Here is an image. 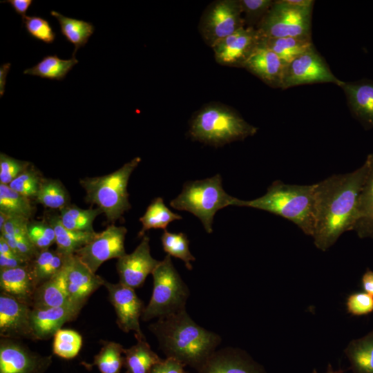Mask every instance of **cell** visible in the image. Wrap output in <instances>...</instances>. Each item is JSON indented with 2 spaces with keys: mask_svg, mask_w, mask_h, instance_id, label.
<instances>
[{
  "mask_svg": "<svg viewBox=\"0 0 373 373\" xmlns=\"http://www.w3.org/2000/svg\"><path fill=\"white\" fill-rule=\"evenodd\" d=\"M367 172L364 163L354 171L332 175L314 184L316 248L325 251L355 224L358 198Z\"/></svg>",
  "mask_w": 373,
  "mask_h": 373,
  "instance_id": "cell-1",
  "label": "cell"
},
{
  "mask_svg": "<svg viewBox=\"0 0 373 373\" xmlns=\"http://www.w3.org/2000/svg\"><path fill=\"white\" fill-rule=\"evenodd\" d=\"M166 357L198 370L216 350L220 336L198 325L186 309L160 318L149 326Z\"/></svg>",
  "mask_w": 373,
  "mask_h": 373,
  "instance_id": "cell-2",
  "label": "cell"
},
{
  "mask_svg": "<svg viewBox=\"0 0 373 373\" xmlns=\"http://www.w3.org/2000/svg\"><path fill=\"white\" fill-rule=\"evenodd\" d=\"M235 206L251 207L280 216L312 237L315 223L314 184H289L275 180L265 195L251 200L238 198Z\"/></svg>",
  "mask_w": 373,
  "mask_h": 373,
  "instance_id": "cell-3",
  "label": "cell"
},
{
  "mask_svg": "<svg viewBox=\"0 0 373 373\" xmlns=\"http://www.w3.org/2000/svg\"><path fill=\"white\" fill-rule=\"evenodd\" d=\"M258 128L231 108L217 103L202 107L192 117L189 135L193 140L216 147L254 135Z\"/></svg>",
  "mask_w": 373,
  "mask_h": 373,
  "instance_id": "cell-4",
  "label": "cell"
},
{
  "mask_svg": "<svg viewBox=\"0 0 373 373\" xmlns=\"http://www.w3.org/2000/svg\"><path fill=\"white\" fill-rule=\"evenodd\" d=\"M140 162L141 158L135 157L111 173L79 180L86 191V201L97 205L108 222H115L131 208L127 186Z\"/></svg>",
  "mask_w": 373,
  "mask_h": 373,
  "instance_id": "cell-5",
  "label": "cell"
},
{
  "mask_svg": "<svg viewBox=\"0 0 373 373\" xmlns=\"http://www.w3.org/2000/svg\"><path fill=\"white\" fill-rule=\"evenodd\" d=\"M238 198L223 189L222 177L216 174L209 178L186 182L182 192L170 202L175 209L193 214L208 233L213 232L216 212L228 206H235Z\"/></svg>",
  "mask_w": 373,
  "mask_h": 373,
  "instance_id": "cell-6",
  "label": "cell"
},
{
  "mask_svg": "<svg viewBox=\"0 0 373 373\" xmlns=\"http://www.w3.org/2000/svg\"><path fill=\"white\" fill-rule=\"evenodd\" d=\"M151 274L153 292L142 320L149 321L186 309L190 291L174 267L171 256L166 255Z\"/></svg>",
  "mask_w": 373,
  "mask_h": 373,
  "instance_id": "cell-7",
  "label": "cell"
},
{
  "mask_svg": "<svg viewBox=\"0 0 373 373\" xmlns=\"http://www.w3.org/2000/svg\"><path fill=\"white\" fill-rule=\"evenodd\" d=\"M313 0L274 1L256 29L261 38H311Z\"/></svg>",
  "mask_w": 373,
  "mask_h": 373,
  "instance_id": "cell-8",
  "label": "cell"
},
{
  "mask_svg": "<svg viewBox=\"0 0 373 373\" xmlns=\"http://www.w3.org/2000/svg\"><path fill=\"white\" fill-rule=\"evenodd\" d=\"M245 26L239 0H217L202 15L199 31L211 48Z\"/></svg>",
  "mask_w": 373,
  "mask_h": 373,
  "instance_id": "cell-9",
  "label": "cell"
},
{
  "mask_svg": "<svg viewBox=\"0 0 373 373\" xmlns=\"http://www.w3.org/2000/svg\"><path fill=\"white\" fill-rule=\"evenodd\" d=\"M343 82L335 77L324 58L312 46L287 65L281 88L314 83H333L340 87Z\"/></svg>",
  "mask_w": 373,
  "mask_h": 373,
  "instance_id": "cell-10",
  "label": "cell"
},
{
  "mask_svg": "<svg viewBox=\"0 0 373 373\" xmlns=\"http://www.w3.org/2000/svg\"><path fill=\"white\" fill-rule=\"evenodd\" d=\"M126 227L109 225L88 244L78 249L75 254L93 273L105 261L124 256Z\"/></svg>",
  "mask_w": 373,
  "mask_h": 373,
  "instance_id": "cell-11",
  "label": "cell"
},
{
  "mask_svg": "<svg viewBox=\"0 0 373 373\" xmlns=\"http://www.w3.org/2000/svg\"><path fill=\"white\" fill-rule=\"evenodd\" d=\"M104 286L115 309L119 328L126 333L133 332L137 341L145 340L140 325L145 307L135 289L119 283H111L106 280H104Z\"/></svg>",
  "mask_w": 373,
  "mask_h": 373,
  "instance_id": "cell-12",
  "label": "cell"
},
{
  "mask_svg": "<svg viewBox=\"0 0 373 373\" xmlns=\"http://www.w3.org/2000/svg\"><path fill=\"white\" fill-rule=\"evenodd\" d=\"M52 356L32 352L17 339L1 338L0 373H44Z\"/></svg>",
  "mask_w": 373,
  "mask_h": 373,
  "instance_id": "cell-13",
  "label": "cell"
},
{
  "mask_svg": "<svg viewBox=\"0 0 373 373\" xmlns=\"http://www.w3.org/2000/svg\"><path fill=\"white\" fill-rule=\"evenodd\" d=\"M260 39L255 28L244 26L212 48L215 59L222 66L242 68Z\"/></svg>",
  "mask_w": 373,
  "mask_h": 373,
  "instance_id": "cell-14",
  "label": "cell"
},
{
  "mask_svg": "<svg viewBox=\"0 0 373 373\" xmlns=\"http://www.w3.org/2000/svg\"><path fill=\"white\" fill-rule=\"evenodd\" d=\"M160 262V260L151 256L149 237L144 235L132 253L117 259L116 268L119 283L133 289L139 288Z\"/></svg>",
  "mask_w": 373,
  "mask_h": 373,
  "instance_id": "cell-15",
  "label": "cell"
},
{
  "mask_svg": "<svg viewBox=\"0 0 373 373\" xmlns=\"http://www.w3.org/2000/svg\"><path fill=\"white\" fill-rule=\"evenodd\" d=\"M32 307L13 296L0 294L1 338L35 340L31 325Z\"/></svg>",
  "mask_w": 373,
  "mask_h": 373,
  "instance_id": "cell-16",
  "label": "cell"
},
{
  "mask_svg": "<svg viewBox=\"0 0 373 373\" xmlns=\"http://www.w3.org/2000/svg\"><path fill=\"white\" fill-rule=\"evenodd\" d=\"M65 269L70 302L84 305L89 296L104 286V279L89 269L75 254L67 256Z\"/></svg>",
  "mask_w": 373,
  "mask_h": 373,
  "instance_id": "cell-17",
  "label": "cell"
},
{
  "mask_svg": "<svg viewBox=\"0 0 373 373\" xmlns=\"http://www.w3.org/2000/svg\"><path fill=\"white\" fill-rule=\"evenodd\" d=\"M84 305L69 301L57 307L33 309L31 312V325L35 340H46L67 322L77 318Z\"/></svg>",
  "mask_w": 373,
  "mask_h": 373,
  "instance_id": "cell-18",
  "label": "cell"
},
{
  "mask_svg": "<svg viewBox=\"0 0 373 373\" xmlns=\"http://www.w3.org/2000/svg\"><path fill=\"white\" fill-rule=\"evenodd\" d=\"M197 373H265L245 352L233 347L216 350Z\"/></svg>",
  "mask_w": 373,
  "mask_h": 373,
  "instance_id": "cell-19",
  "label": "cell"
},
{
  "mask_svg": "<svg viewBox=\"0 0 373 373\" xmlns=\"http://www.w3.org/2000/svg\"><path fill=\"white\" fill-rule=\"evenodd\" d=\"M286 64L276 53L259 43L242 68L274 88H280Z\"/></svg>",
  "mask_w": 373,
  "mask_h": 373,
  "instance_id": "cell-20",
  "label": "cell"
},
{
  "mask_svg": "<svg viewBox=\"0 0 373 373\" xmlns=\"http://www.w3.org/2000/svg\"><path fill=\"white\" fill-rule=\"evenodd\" d=\"M344 91L352 115L366 129L373 128V80L363 79L343 82Z\"/></svg>",
  "mask_w": 373,
  "mask_h": 373,
  "instance_id": "cell-21",
  "label": "cell"
},
{
  "mask_svg": "<svg viewBox=\"0 0 373 373\" xmlns=\"http://www.w3.org/2000/svg\"><path fill=\"white\" fill-rule=\"evenodd\" d=\"M30 264L23 267L1 269L0 289L1 291L32 307L37 285Z\"/></svg>",
  "mask_w": 373,
  "mask_h": 373,
  "instance_id": "cell-22",
  "label": "cell"
},
{
  "mask_svg": "<svg viewBox=\"0 0 373 373\" xmlns=\"http://www.w3.org/2000/svg\"><path fill=\"white\" fill-rule=\"evenodd\" d=\"M365 162L367 172L358 198L354 231L360 238L373 239V153Z\"/></svg>",
  "mask_w": 373,
  "mask_h": 373,
  "instance_id": "cell-23",
  "label": "cell"
},
{
  "mask_svg": "<svg viewBox=\"0 0 373 373\" xmlns=\"http://www.w3.org/2000/svg\"><path fill=\"white\" fill-rule=\"evenodd\" d=\"M70 301L64 267L36 289L32 308L44 309L63 305Z\"/></svg>",
  "mask_w": 373,
  "mask_h": 373,
  "instance_id": "cell-24",
  "label": "cell"
},
{
  "mask_svg": "<svg viewBox=\"0 0 373 373\" xmlns=\"http://www.w3.org/2000/svg\"><path fill=\"white\" fill-rule=\"evenodd\" d=\"M29 221L23 218H9L0 231V236L15 253L31 262L39 251L28 236L27 225Z\"/></svg>",
  "mask_w": 373,
  "mask_h": 373,
  "instance_id": "cell-25",
  "label": "cell"
},
{
  "mask_svg": "<svg viewBox=\"0 0 373 373\" xmlns=\"http://www.w3.org/2000/svg\"><path fill=\"white\" fill-rule=\"evenodd\" d=\"M52 227L55 233L57 250L69 256L90 242L98 233L70 230L61 223L59 216L53 215L46 220Z\"/></svg>",
  "mask_w": 373,
  "mask_h": 373,
  "instance_id": "cell-26",
  "label": "cell"
},
{
  "mask_svg": "<svg viewBox=\"0 0 373 373\" xmlns=\"http://www.w3.org/2000/svg\"><path fill=\"white\" fill-rule=\"evenodd\" d=\"M353 373H373V329L351 341L345 350Z\"/></svg>",
  "mask_w": 373,
  "mask_h": 373,
  "instance_id": "cell-27",
  "label": "cell"
},
{
  "mask_svg": "<svg viewBox=\"0 0 373 373\" xmlns=\"http://www.w3.org/2000/svg\"><path fill=\"white\" fill-rule=\"evenodd\" d=\"M162 360L145 340L137 343L124 352V367L126 373H151L153 367Z\"/></svg>",
  "mask_w": 373,
  "mask_h": 373,
  "instance_id": "cell-28",
  "label": "cell"
},
{
  "mask_svg": "<svg viewBox=\"0 0 373 373\" xmlns=\"http://www.w3.org/2000/svg\"><path fill=\"white\" fill-rule=\"evenodd\" d=\"M50 15L56 18L60 26V32L66 40L75 46L73 57L79 48L85 46L95 30L94 26L88 21L66 17L52 10Z\"/></svg>",
  "mask_w": 373,
  "mask_h": 373,
  "instance_id": "cell-29",
  "label": "cell"
},
{
  "mask_svg": "<svg viewBox=\"0 0 373 373\" xmlns=\"http://www.w3.org/2000/svg\"><path fill=\"white\" fill-rule=\"evenodd\" d=\"M260 44L276 53L286 64L314 46L311 38L293 37L261 38Z\"/></svg>",
  "mask_w": 373,
  "mask_h": 373,
  "instance_id": "cell-30",
  "label": "cell"
},
{
  "mask_svg": "<svg viewBox=\"0 0 373 373\" xmlns=\"http://www.w3.org/2000/svg\"><path fill=\"white\" fill-rule=\"evenodd\" d=\"M35 211L30 198L15 191L7 184H0V212L10 218L30 220Z\"/></svg>",
  "mask_w": 373,
  "mask_h": 373,
  "instance_id": "cell-31",
  "label": "cell"
},
{
  "mask_svg": "<svg viewBox=\"0 0 373 373\" xmlns=\"http://www.w3.org/2000/svg\"><path fill=\"white\" fill-rule=\"evenodd\" d=\"M66 258L67 256L57 249H49L39 252L30 264L37 287L64 267Z\"/></svg>",
  "mask_w": 373,
  "mask_h": 373,
  "instance_id": "cell-32",
  "label": "cell"
},
{
  "mask_svg": "<svg viewBox=\"0 0 373 373\" xmlns=\"http://www.w3.org/2000/svg\"><path fill=\"white\" fill-rule=\"evenodd\" d=\"M78 63L76 57L62 59L56 55H46L37 64L23 71L24 74L51 80H63Z\"/></svg>",
  "mask_w": 373,
  "mask_h": 373,
  "instance_id": "cell-33",
  "label": "cell"
},
{
  "mask_svg": "<svg viewBox=\"0 0 373 373\" xmlns=\"http://www.w3.org/2000/svg\"><path fill=\"white\" fill-rule=\"evenodd\" d=\"M182 217L171 211L160 197L155 198L148 206L144 214L140 218L142 227L138 237H143L146 231L151 229L166 230L168 224L174 220H181Z\"/></svg>",
  "mask_w": 373,
  "mask_h": 373,
  "instance_id": "cell-34",
  "label": "cell"
},
{
  "mask_svg": "<svg viewBox=\"0 0 373 373\" xmlns=\"http://www.w3.org/2000/svg\"><path fill=\"white\" fill-rule=\"evenodd\" d=\"M59 218L62 225L68 229L94 232L95 219L102 211L99 208L84 209L75 204H68L59 210Z\"/></svg>",
  "mask_w": 373,
  "mask_h": 373,
  "instance_id": "cell-35",
  "label": "cell"
},
{
  "mask_svg": "<svg viewBox=\"0 0 373 373\" xmlns=\"http://www.w3.org/2000/svg\"><path fill=\"white\" fill-rule=\"evenodd\" d=\"M35 200L46 208L61 209L70 204V195L59 180L43 178Z\"/></svg>",
  "mask_w": 373,
  "mask_h": 373,
  "instance_id": "cell-36",
  "label": "cell"
},
{
  "mask_svg": "<svg viewBox=\"0 0 373 373\" xmlns=\"http://www.w3.org/2000/svg\"><path fill=\"white\" fill-rule=\"evenodd\" d=\"M100 351L90 366H96L100 373H120L124 367V347L114 341H102Z\"/></svg>",
  "mask_w": 373,
  "mask_h": 373,
  "instance_id": "cell-37",
  "label": "cell"
},
{
  "mask_svg": "<svg viewBox=\"0 0 373 373\" xmlns=\"http://www.w3.org/2000/svg\"><path fill=\"white\" fill-rule=\"evenodd\" d=\"M161 242L163 249L167 255L182 260L186 267L189 270H192L191 262L195 261V258L189 250V240L185 233H171L164 230L161 236Z\"/></svg>",
  "mask_w": 373,
  "mask_h": 373,
  "instance_id": "cell-38",
  "label": "cell"
},
{
  "mask_svg": "<svg viewBox=\"0 0 373 373\" xmlns=\"http://www.w3.org/2000/svg\"><path fill=\"white\" fill-rule=\"evenodd\" d=\"M82 346V337L77 332L70 329H60L53 336L52 352L66 360L74 358Z\"/></svg>",
  "mask_w": 373,
  "mask_h": 373,
  "instance_id": "cell-39",
  "label": "cell"
},
{
  "mask_svg": "<svg viewBox=\"0 0 373 373\" xmlns=\"http://www.w3.org/2000/svg\"><path fill=\"white\" fill-rule=\"evenodd\" d=\"M42 180L43 178L41 174L30 164L15 178L8 186L15 191L30 199H35Z\"/></svg>",
  "mask_w": 373,
  "mask_h": 373,
  "instance_id": "cell-40",
  "label": "cell"
},
{
  "mask_svg": "<svg viewBox=\"0 0 373 373\" xmlns=\"http://www.w3.org/2000/svg\"><path fill=\"white\" fill-rule=\"evenodd\" d=\"M27 230L32 243L39 251L49 249L56 242L54 229L47 220H30Z\"/></svg>",
  "mask_w": 373,
  "mask_h": 373,
  "instance_id": "cell-41",
  "label": "cell"
},
{
  "mask_svg": "<svg viewBox=\"0 0 373 373\" xmlns=\"http://www.w3.org/2000/svg\"><path fill=\"white\" fill-rule=\"evenodd\" d=\"M22 21L31 37L48 44L54 42L56 33L48 20L39 16H26Z\"/></svg>",
  "mask_w": 373,
  "mask_h": 373,
  "instance_id": "cell-42",
  "label": "cell"
},
{
  "mask_svg": "<svg viewBox=\"0 0 373 373\" xmlns=\"http://www.w3.org/2000/svg\"><path fill=\"white\" fill-rule=\"evenodd\" d=\"M246 27L255 28L270 9L272 0H239Z\"/></svg>",
  "mask_w": 373,
  "mask_h": 373,
  "instance_id": "cell-43",
  "label": "cell"
},
{
  "mask_svg": "<svg viewBox=\"0 0 373 373\" xmlns=\"http://www.w3.org/2000/svg\"><path fill=\"white\" fill-rule=\"evenodd\" d=\"M30 162L0 153V184L8 185L20 173L25 171Z\"/></svg>",
  "mask_w": 373,
  "mask_h": 373,
  "instance_id": "cell-44",
  "label": "cell"
},
{
  "mask_svg": "<svg viewBox=\"0 0 373 373\" xmlns=\"http://www.w3.org/2000/svg\"><path fill=\"white\" fill-rule=\"evenodd\" d=\"M345 305L352 316L367 315L373 312V296L365 291L354 292L347 296Z\"/></svg>",
  "mask_w": 373,
  "mask_h": 373,
  "instance_id": "cell-45",
  "label": "cell"
},
{
  "mask_svg": "<svg viewBox=\"0 0 373 373\" xmlns=\"http://www.w3.org/2000/svg\"><path fill=\"white\" fill-rule=\"evenodd\" d=\"M30 261L15 253L0 236V270L27 266Z\"/></svg>",
  "mask_w": 373,
  "mask_h": 373,
  "instance_id": "cell-46",
  "label": "cell"
},
{
  "mask_svg": "<svg viewBox=\"0 0 373 373\" xmlns=\"http://www.w3.org/2000/svg\"><path fill=\"white\" fill-rule=\"evenodd\" d=\"M184 365L179 361L166 357L156 364L151 373H186L184 370Z\"/></svg>",
  "mask_w": 373,
  "mask_h": 373,
  "instance_id": "cell-47",
  "label": "cell"
},
{
  "mask_svg": "<svg viewBox=\"0 0 373 373\" xmlns=\"http://www.w3.org/2000/svg\"><path fill=\"white\" fill-rule=\"evenodd\" d=\"M32 0H6L1 1V3H9L14 10L21 16L22 19L26 17V12L32 3Z\"/></svg>",
  "mask_w": 373,
  "mask_h": 373,
  "instance_id": "cell-48",
  "label": "cell"
},
{
  "mask_svg": "<svg viewBox=\"0 0 373 373\" xmlns=\"http://www.w3.org/2000/svg\"><path fill=\"white\" fill-rule=\"evenodd\" d=\"M361 287L363 291L373 296V270L367 269L363 274Z\"/></svg>",
  "mask_w": 373,
  "mask_h": 373,
  "instance_id": "cell-49",
  "label": "cell"
},
{
  "mask_svg": "<svg viewBox=\"0 0 373 373\" xmlns=\"http://www.w3.org/2000/svg\"><path fill=\"white\" fill-rule=\"evenodd\" d=\"M10 64V63H7L6 64H3L1 66V71H0V79H1V96L3 95L4 93V86L6 83V77L7 75L8 72L9 71Z\"/></svg>",
  "mask_w": 373,
  "mask_h": 373,
  "instance_id": "cell-50",
  "label": "cell"
},
{
  "mask_svg": "<svg viewBox=\"0 0 373 373\" xmlns=\"http://www.w3.org/2000/svg\"><path fill=\"white\" fill-rule=\"evenodd\" d=\"M9 218L6 214L0 212V231L3 229Z\"/></svg>",
  "mask_w": 373,
  "mask_h": 373,
  "instance_id": "cell-51",
  "label": "cell"
},
{
  "mask_svg": "<svg viewBox=\"0 0 373 373\" xmlns=\"http://www.w3.org/2000/svg\"><path fill=\"white\" fill-rule=\"evenodd\" d=\"M312 373H318L316 370H313ZM325 373H343L342 370H334L331 365H329Z\"/></svg>",
  "mask_w": 373,
  "mask_h": 373,
  "instance_id": "cell-52",
  "label": "cell"
}]
</instances>
